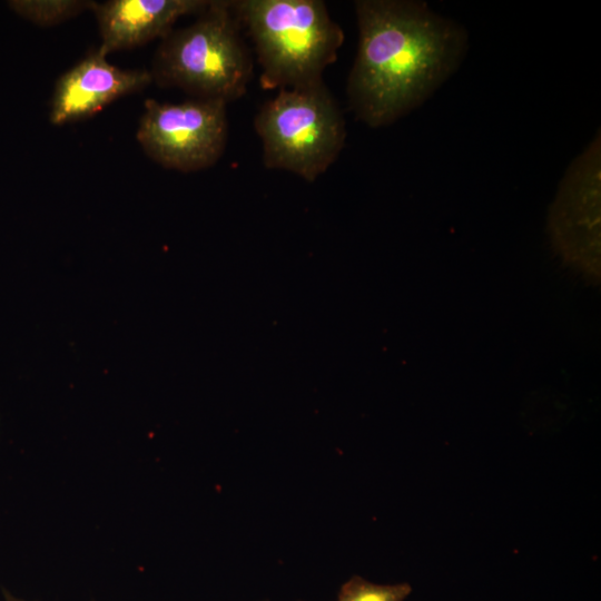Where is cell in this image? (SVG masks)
I'll list each match as a JSON object with an SVG mask.
<instances>
[{"label":"cell","mask_w":601,"mask_h":601,"mask_svg":"<svg viewBox=\"0 0 601 601\" xmlns=\"http://www.w3.org/2000/svg\"><path fill=\"white\" fill-rule=\"evenodd\" d=\"M358 47L347 78L348 105L371 128L421 106L462 63L464 27L414 0L355 1Z\"/></svg>","instance_id":"obj_1"},{"label":"cell","mask_w":601,"mask_h":601,"mask_svg":"<svg viewBox=\"0 0 601 601\" xmlns=\"http://www.w3.org/2000/svg\"><path fill=\"white\" fill-rule=\"evenodd\" d=\"M237 18L252 39L264 89L323 81L344 41L342 28L321 0H236Z\"/></svg>","instance_id":"obj_2"},{"label":"cell","mask_w":601,"mask_h":601,"mask_svg":"<svg viewBox=\"0 0 601 601\" xmlns=\"http://www.w3.org/2000/svg\"><path fill=\"white\" fill-rule=\"evenodd\" d=\"M233 1L209 0L194 23L171 30L156 51L152 81L198 99L226 104L240 98L253 75Z\"/></svg>","instance_id":"obj_3"},{"label":"cell","mask_w":601,"mask_h":601,"mask_svg":"<svg viewBox=\"0 0 601 601\" xmlns=\"http://www.w3.org/2000/svg\"><path fill=\"white\" fill-rule=\"evenodd\" d=\"M266 168L314 181L338 158L346 139L342 110L323 81L279 89L255 117Z\"/></svg>","instance_id":"obj_4"},{"label":"cell","mask_w":601,"mask_h":601,"mask_svg":"<svg viewBox=\"0 0 601 601\" xmlns=\"http://www.w3.org/2000/svg\"><path fill=\"white\" fill-rule=\"evenodd\" d=\"M226 105L218 99L195 98L176 104L147 99L137 140L165 168L183 173L208 168L226 148Z\"/></svg>","instance_id":"obj_5"},{"label":"cell","mask_w":601,"mask_h":601,"mask_svg":"<svg viewBox=\"0 0 601 601\" xmlns=\"http://www.w3.org/2000/svg\"><path fill=\"white\" fill-rule=\"evenodd\" d=\"M600 131L568 167L552 203L548 230L569 265L597 277L600 272Z\"/></svg>","instance_id":"obj_6"},{"label":"cell","mask_w":601,"mask_h":601,"mask_svg":"<svg viewBox=\"0 0 601 601\" xmlns=\"http://www.w3.org/2000/svg\"><path fill=\"white\" fill-rule=\"evenodd\" d=\"M151 82L150 71L121 69L109 63L97 49L57 80L49 120L59 126L89 118L114 100L141 91Z\"/></svg>","instance_id":"obj_7"},{"label":"cell","mask_w":601,"mask_h":601,"mask_svg":"<svg viewBox=\"0 0 601 601\" xmlns=\"http://www.w3.org/2000/svg\"><path fill=\"white\" fill-rule=\"evenodd\" d=\"M209 0H109L92 2L104 56L162 39L183 16L200 13Z\"/></svg>","instance_id":"obj_8"},{"label":"cell","mask_w":601,"mask_h":601,"mask_svg":"<svg viewBox=\"0 0 601 601\" xmlns=\"http://www.w3.org/2000/svg\"><path fill=\"white\" fill-rule=\"evenodd\" d=\"M411 592L406 582L377 584L354 575L341 587L337 601H404Z\"/></svg>","instance_id":"obj_9"},{"label":"cell","mask_w":601,"mask_h":601,"mask_svg":"<svg viewBox=\"0 0 601 601\" xmlns=\"http://www.w3.org/2000/svg\"><path fill=\"white\" fill-rule=\"evenodd\" d=\"M11 3V7L20 14L47 26L59 23L92 6V2L86 1H13Z\"/></svg>","instance_id":"obj_10"},{"label":"cell","mask_w":601,"mask_h":601,"mask_svg":"<svg viewBox=\"0 0 601 601\" xmlns=\"http://www.w3.org/2000/svg\"><path fill=\"white\" fill-rule=\"evenodd\" d=\"M3 598H4V601H27V600H22V599H19L17 597L12 595L7 590H3Z\"/></svg>","instance_id":"obj_11"}]
</instances>
